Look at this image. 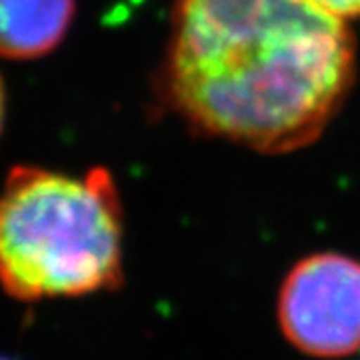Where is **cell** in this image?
I'll list each match as a JSON object with an SVG mask.
<instances>
[{"mask_svg":"<svg viewBox=\"0 0 360 360\" xmlns=\"http://www.w3.org/2000/svg\"><path fill=\"white\" fill-rule=\"evenodd\" d=\"M356 75L347 20L307 0H176L165 89L205 134L264 155L312 144Z\"/></svg>","mask_w":360,"mask_h":360,"instance_id":"cell-1","label":"cell"},{"mask_svg":"<svg viewBox=\"0 0 360 360\" xmlns=\"http://www.w3.org/2000/svg\"><path fill=\"white\" fill-rule=\"evenodd\" d=\"M122 205L112 174L14 167L0 191V286L20 302L122 283Z\"/></svg>","mask_w":360,"mask_h":360,"instance_id":"cell-2","label":"cell"},{"mask_svg":"<svg viewBox=\"0 0 360 360\" xmlns=\"http://www.w3.org/2000/svg\"><path fill=\"white\" fill-rule=\"evenodd\" d=\"M284 338L316 359H345L360 350V262L338 252L298 260L278 292Z\"/></svg>","mask_w":360,"mask_h":360,"instance_id":"cell-3","label":"cell"},{"mask_svg":"<svg viewBox=\"0 0 360 360\" xmlns=\"http://www.w3.org/2000/svg\"><path fill=\"white\" fill-rule=\"evenodd\" d=\"M72 16L75 0H0V56H44L65 39Z\"/></svg>","mask_w":360,"mask_h":360,"instance_id":"cell-4","label":"cell"},{"mask_svg":"<svg viewBox=\"0 0 360 360\" xmlns=\"http://www.w3.org/2000/svg\"><path fill=\"white\" fill-rule=\"evenodd\" d=\"M307 2L342 20L360 18V0H307Z\"/></svg>","mask_w":360,"mask_h":360,"instance_id":"cell-5","label":"cell"},{"mask_svg":"<svg viewBox=\"0 0 360 360\" xmlns=\"http://www.w3.org/2000/svg\"><path fill=\"white\" fill-rule=\"evenodd\" d=\"M2 115H4V90H2V78H0V129H2Z\"/></svg>","mask_w":360,"mask_h":360,"instance_id":"cell-6","label":"cell"},{"mask_svg":"<svg viewBox=\"0 0 360 360\" xmlns=\"http://www.w3.org/2000/svg\"><path fill=\"white\" fill-rule=\"evenodd\" d=\"M0 360H8V359H0Z\"/></svg>","mask_w":360,"mask_h":360,"instance_id":"cell-7","label":"cell"}]
</instances>
